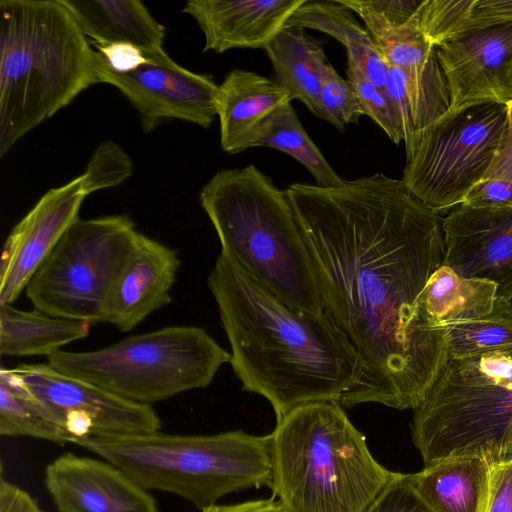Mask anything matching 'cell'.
Here are the masks:
<instances>
[{"mask_svg":"<svg viewBox=\"0 0 512 512\" xmlns=\"http://www.w3.org/2000/svg\"><path fill=\"white\" fill-rule=\"evenodd\" d=\"M444 262L464 278L484 279L512 289V210L461 204L441 216Z\"/></svg>","mask_w":512,"mask_h":512,"instance_id":"9a60e30c","label":"cell"},{"mask_svg":"<svg viewBox=\"0 0 512 512\" xmlns=\"http://www.w3.org/2000/svg\"><path fill=\"white\" fill-rule=\"evenodd\" d=\"M319 102L324 120L340 131L364 115L353 83L342 78L330 63L322 74Z\"/></svg>","mask_w":512,"mask_h":512,"instance_id":"4dcf8cb0","label":"cell"},{"mask_svg":"<svg viewBox=\"0 0 512 512\" xmlns=\"http://www.w3.org/2000/svg\"><path fill=\"white\" fill-rule=\"evenodd\" d=\"M134 164L130 156L114 141L100 143L93 152L83 175L87 195L117 186L131 176Z\"/></svg>","mask_w":512,"mask_h":512,"instance_id":"1f68e13d","label":"cell"},{"mask_svg":"<svg viewBox=\"0 0 512 512\" xmlns=\"http://www.w3.org/2000/svg\"><path fill=\"white\" fill-rule=\"evenodd\" d=\"M0 434L76 443L75 437L17 381L11 369L5 368L0 370Z\"/></svg>","mask_w":512,"mask_h":512,"instance_id":"4316f807","label":"cell"},{"mask_svg":"<svg viewBox=\"0 0 512 512\" xmlns=\"http://www.w3.org/2000/svg\"><path fill=\"white\" fill-rule=\"evenodd\" d=\"M424 466L449 457L512 459V350L450 358L413 409Z\"/></svg>","mask_w":512,"mask_h":512,"instance_id":"52a82bcc","label":"cell"},{"mask_svg":"<svg viewBox=\"0 0 512 512\" xmlns=\"http://www.w3.org/2000/svg\"><path fill=\"white\" fill-rule=\"evenodd\" d=\"M435 49L449 89L446 115L485 103H512V23L464 35Z\"/></svg>","mask_w":512,"mask_h":512,"instance_id":"4fadbf2b","label":"cell"},{"mask_svg":"<svg viewBox=\"0 0 512 512\" xmlns=\"http://www.w3.org/2000/svg\"><path fill=\"white\" fill-rule=\"evenodd\" d=\"M140 232L127 215L76 219L26 286L35 309L106 322L115 282Z\"/></svg>","mask_w":512,"mask_h":512,"instance_id":"9c48e42d","label":"cell"},{"mask_svg":"<svg viewBox=\"0 0 512 512\" xmlns=\"http://www.w3.org/2000/svg\"><path fill=\"white\" fill-rule=\"evenodd\" d=\"M199 199L218 235L221 253L292 306L325 312L286 190L250 164L218 171Z\"/></svg>","mask_w":512,"mask_h":512,"instance_id":"5b68a950","label":"cell"},{"mask_svg":"<svg viewBox=\"0 0 512 512\" xmlns=\"http://www.w3.org/2000/svg\"><path fill=\"white\" fill-rule=\"evenodd\" d=\"M83 175L48 190L14 226L0 261V304H12L71 224L87 194Z\"/></svg>","mask_w":512,"mask_h":512,"instance_id":"5bb4252c","label":"cell"},{"mask_svg":"<svg viewBox=\"0 0 512 512\" xmlns=\"http://www.w3.org/2000/svg\"><path fill=\"white\" fill-rule=\"evenodd\" d=\"M58 512H158L146 489L114 464L65 453L45 470Z\"/></svg>","mask_w":512,"mask_h":512,"instance_id":"2e32d148","label":"cell"},{"mask_svg":"<svg viewBox=\"0 0 512 512\" xmlns=\"http://www.w3.org/2000/svg\"><path fill=\"white\" fill-rule=\"evenodd\" d=\"M269 449L280 512H364L394 475L338 402L288 412L269 434Z\"/></svg>","mask_w":512,"mask_h":512,"instance_id":"277c9868","label":"cell"},{"mask_svg":"<svg viewBox=\"0 0 512 512\" xmlns=\"http://www.w3.org/2000/svg\"><path fill=\"white\" fill-rule=\"evenodd\" d=\"M509 136L512 140V103L507 106Z\"/></svg>","mask_w":512,"mask_h":512,"instance_id":"7bdbcfd3","label":"cell"},{"mask_svg":"<svg viewBox=\"0 0 512 512\" xmlns=\"http://www.w3.org/2000/svg\"><path fill=\"white\" fill-rule=\"evenodd\" d=\"M255 146L274 148L290 155L312 174L318 186H337L345 180L334 171L308 136L291 102L274 110L255 129L248 141V149Z\"/></svg>","mask_w":512,"mask_h":512,"instance_id":"484cf974","label":"cell"},{"mask_svg":"<svg viewBox=\"0 0 512 512\" xmlns=\"http://www.w3.org/2000/svg\"><path fill=\"white\" fill-rule=\"evenodd\" d=\"M98 83L96 51L59 0L0 1V155Z\"/></svg>","mask_w":512,"mask_h":512,"instance_id":"3957f363","label":"cell"},{"mask_svg":"<svg viewBox=\"0 0 512 512\" xmlns=\"http://www.w3.org/2000/svg\"><path fill=\"white\" fill-rule=\"evenodd\" d=\"M461 205L512 210V181L501 177H486L468 192Z\"/></svg>","mask_w":512,"mask_h":512,"instance_id":"d590c367","label":"cell"},{"mask_svg":"<svg viewBox=\"0 0 512 512\" xmlns=\"http://www.w3.org/2000/svg\"><path fill=\"white\" fill-rule=\"evenodd\" d=\"M364 512H434L406 479L394 472L392 479Z\"/></svg>","mask_w":512,"mask_h":512,"instance_id":"836d02e7","label":"cell"},{"mask_svg":"<svg viewBox=\"0 0 512 512\" xmlns=\"http://www.w3.org/2000/svg\"><path fill=\"white\" fill-rule=\"evenodd\" d=\"M512 23V0H435L428 30L435 45Z\"/></svg>","mask_w":512,"mask_h":512,"instance_id":"83f0119b","label":"cell"},{"mask_svg":"<svg viewBox=\"0 0 512 512\" xmlns=\"http://www.w3.org/2000/svg\"><path fill=\"white\" fill-rule=\"evenodd\" d=\"M501 296H504L505 298L512 301V289L509 292H507L505 295H501Z\"/></svg>","mask_w":512,"mask_h":512,"instance_id":"ee69618b","label":"cell"},{"mask_svg":"<svg viewBox=\"0 0 512 512\" xmlns=\"http://www.w3.org/2000/svg\"><path fill=\"white\" fill-rule=\"evenodd\" d=\"M77 445L114 464L146 490L179 496L202 510L223 497L269 487V435L234 430L180 435L160 430L126 436H87Z\"/></svg>","mask_w":512,"mask_h":512,"instance_id":"8992f818","label":"cell"},{"mask_svg":"<svg viewBox=\"0 0 512 512\" xmlns=\"http://www.w3.org/2000/svg\"><path fill=\"white\" fill-rule=\"evenodd\" d=\"M484 512H512V459L491 464Z\"/></svg>","mask_w":512,"mask_h":512,"instance_id":"8d00e7d4","label":"cell"},{"mask_svg":"<svg viewBox=\"0 0 512 512\" xmlns=\"http://www.w3.org/2000/svg\"><path fill=\"white\" fill-rule=\"evenodd\" d=\"M275 81L293 99L300 100L324 120L319 94L322 74L329 64L322 47L303 28L285 27L265 48Z\"/></svg>","mask_w":512,"mask_h":512,"instance_id":"603a6c76","label":"cell"},{"mask_svg":"<svg viewBox=\"0 0 512 512\" xmlns=\"http://www.w3.org/2000/svg\"><path fill=\"white\" fill-rule=\"evenodd\" d=\"M490 474L484 459L449 457L405 476L434 512H484Z\"/></svg>","mask_w":512,"mask_h":512,"instance_id":"44dd1931","label":"cell"},{"mask_svg":"<svg viewBox=\"0 0 512 512\" xmlns=\"http://www.w3.org/2000/svg\"><path fill=\"white\" fill-rule=\"evenodd\" d=\"M486 177H501L512 181V140L509 131Z\"/></svg>","mask_w":512,"mask_h":512,"instance_id":"b9f144b4","label":"cell"},{"mask_svg":"<svg viewBox=\"0 0 512 512\" xmlns=\"http://www.w3.org/2000/svg\"><path fill=\"white\" fill-rule=\"evenodd\" d=\"M94 45L130 43L147 55L162 53L164 27L138 0H59Z\"/></svg>","mask_w":512,"mask_h":512,"instance_id":"ffe728a7","label":"cell"},{"mask_svg":"<svg viewBox=\"0 0 512 512\" xmlns=\"http://www.w3.org/2000/svg\"><path fill=\"white\" fill-rule=\"evenodd\" d=\"M508 131L502 104L446 115L421 137L401 180L423 204L439 214L448 212L485 178Z\"/></svg>","mask_w":512,"mask_h":512,"instance_id":"30bf717a","label":"cell"},{"mask_svg":"<svg viewBox=\"0 0 512 512\" xmlns=\"http://www.w3.org/2000/svg\"><path fill=\"white\" fill-rule=\"evenodd\" d=\"M11 371L76 442L87 436H126L161 428V420L151 405L63 374L48 363L21 364Z\"/></svg>","mask_w":512,"mask_h":512,"instance_id":"8fae6325","label":"cell"},{"mask_svg":"<svg viewBox=\"0 0 512 512\" xmlns=\"http://www.w3.org/2000/svg\"><path fill=\"white\" fill-rule=\"evenodd\" d=\"M275 512H280V510H279V506H278V509H277Z\"/></svg>","mask_w":512,"mask_h":512,"instance_id":"f6af8a7d","label":"cell"},{"mask_svg":"<svg viewBox=\"0 0 512 512\" xmlns=\"http://www.w3.org/2000/svg\"><path fill=\"white\" fill-rule=\"evenodd\" d=\"M86 321L53 316L34 309L0 304V354L8 357H50L89 334Z\"/></svg>","mask_w":512,"mask_h":512,"instance_id":"cb8c5ba5","label":"cell"},{"mask_svg":"<svg viewBox=\"0 0 512 512\" xmlns=\"http://www.w3.org/2000/svg\"><path fill=\"white\" fill-rule=\"evenodd\" d=\"M347 76L356 89L364 115L370 117L398 145L403 141V135L385 92L373 85L351 63H348Z\"/></svg>","mask_w":512,"mask_h":512,"instance_id":"d6a6232c","label":"cell"},{"mask_svg":"<svg viewBox=\"0 0 512 512\" xmlns=\"http://www.w3.org/2000/svg\"><path fill=\"white\" fill-rule=\"evenodd\" d=\"M277 509L278 504L276 500L271 497L270 499L250 500L237 504H217L201 512H275Z\"/></svg>","mask_w":512,"mask_h":512,"instance_id":"60d3db41","label":"cell"},{"mask_svg":"<svg viewBox=\"0 0 512 512\" xmlns=\"http://www.w3.org/2000/svg\"><path fill=\"white\" fill-rule=\"evenodd\" d=\"M231 354L203 328L174 325L85 352L48 357L55 370L151 405L208 386Z\"/></svg>","mask_w":512,"mask_h":512,"instance_id":"ba28073f","label":"cell"},{"mask_svg":"<svg viewBox=\"0 0 512 512\" xmlns=\"http://www.w3.org/2000/svg\"><path fill=\"white\" fill-rule=\"evenodd\" d=\"M384 92L402 131L408 160L415 150L416 139L403 69L389 66Z\"/></svg>","mask_w":512,"mask_h":512,"instance_id":"e575fe53","label":"cell"},{"mask_svg":"<svg viewBox=\"0 0 512 512\" xmlns=\"http://www.w3.org/2000/svg\"><path fill=\"white\" fill-rule=\"evenodd\" d=\"M0 512H45L24 489L8 481L1 473Z\"/></svg>","mask_w":512,"mask_h":512,"instance_id":"ab89813d","label":"cell"},{"mask_svg":"<svg viewBox=\"0 0 512 512\" xmlns=\"http://www.w3.org/2000/svg\"><path fill=\"white\" fill-rule=\"evenodd\" d=\"M286 194L325 311L364 364L340 405L413 410L450 359L443 329L418 304L444 262L440 214L382 173L332 187L293 183Z\"/></svg>","mask_w":512,"mask_h":512,"instance_id":"6da1fadb","label":"cell"},{"mask_svg":"<svg viewBox=\"0 0 512 512\" xmlns=\"http://www.w3.org/2000/svg\"><path fill=\"white\" fill-rule=\"evenodd\" d=\"M243 389L263 396L276 420L357 390L364 364L330 315L287 303L220 253L208 276Z\"/></svg>","mask_w":512,"mask_h":512,"instance_id":"7a4b0ae2","label":"cell"},{"mask_svg":"<svg viewBox=\"0 0 512 512\" xmlns=\"http://www.w3.org/2000/svg\"><path fill=\"white\" fill-rule=\"evenodd\" d=\"M106 64L115 72L128 73L149 61L140 48L130 43L94 45Z\"/></svg>","mask_w":512,"mask_h":512,"instance_id":"74e56055","label":"cell"},{"mask_svg":"<svg viewBox=\"0 0 512 512\" xmlns=\"http://www.w3.org/2000/svg\"><path fill=\"white\" fill-rule=\"evenodd\" d=\"M285 27L310 28L334 37L346 48L348 63L356 66L373 85L384 91L389 65L366 28L339 0H306Z\"/></svg>","mask_w":512,"mask_h":512,"instance_id":"7402d4cb","label":"cell"},{"mask_svg":"<svg viewBox=\"0 0 512 512\" xmlns=\"http://www.w3.org/2000/svg\"><path fill=\"white\" fill-rule=\"evenodd\" d=\"M366 8L380 14L389 24L401 26L418 13L423 0H360Z\"/></svg>","mask_w":512,"mask_h":512,"instance_id":"f35d334b","label":"cell"},{"mask_svg":"<svg viewBox=\"0 0 512 512\" xmlns=\"http://www.w3.org/2000/svg\"><path fill=\"white\" fill-rule=\"evenodd\" d=\"M306 0H189L183 12L204 34L203 51L265 48Z\"/></svg>","mask_w":512,"mask_h":512,"instance_id":"e0dca14e","label":"cell"},{"mask_svg":"<svg viewBox=\"0 0 512 512\" xmlns=\"http://www.w3.org/2000/svg\"><path fill=\"white\" fill-rule=\"evenodd\" d=\"M449 358L512 350V301L498 295L493 310L442 326Z\"/></svg>","mask_w":512,"mask_h":512,"instance_id":"f546056e","label":"cell"},{"mask_svg":"<svg viewBox=\"0 0 512 512\" xmlns=\"http://www.w3.org/2000/svg\"><path fill=\"white\" fill-rule=\"evenodd\" d=\"M339 1L363 20L366 30L389 66L410 70L424 65L435 54V47L420 31L418 13L408 23L393 26L380 14L363 6L360 0Z\"/></svg>","mask_w":512,"mask_h":512,"instance_id":"f1b7e54d","label":"cell"},{"mask_svg":"<svg viewBox=\"0 0 512 512\" xmlns=\"http://www.w3.org/2000/svg\"><path fill=\"white\" fill-rule=\"evenodd\" d=\"M498 295L496 283L461 277L442 264L428 279L418 304L428 320L442 328L449 323L490 313Z\"/></svg>","mask_w":512,"mask_h":512,"instance_id":"d4e9b609","label":"cell"},{"mask_svg":"<svg viewBox=\"0 0 512 512\" xmlns=\"http://www.w3.org/2000/svg\"><path fill=\"white\" fill-rule=\"evenodd\" d=\"M292 99L275 80L248 70L230 71L218 85L216 96L222 149L228 154L247 150L261 122Z\"/></svg>","mask_w":512,"mask_h":512,"instance_id":"d6986e66","label":"cell"},{"mask_svg":"<svg viewBox=\"0 0 512 512\" xmlns=\"http://www.w3.org/2000/svg\"><path fill=\"white\" fill-rule=\"evenodd\" d=\"M147 56L149 61L134 71L118 73L96 51L98 83L113 85L123 94L137 110L145 133L169 119L208 128L217 115L218 85L213 79L182 67L165 51Z\"/></svg>","mask_w":512,"mask_h":512,"instance_id":"7c38bea8","label":"cell"},{"mask_svg":"<svg viewBox=\"0 0 512 512\" xmlns=\"http://www.w3.org/2000/svg\"><path fill=\"white\" fill-rule=\"evenodd\" d=\"M179 267L176 250L140 233L111 292L106 322L130 331L170 303Z\"/></svg>","mask_w":512,"mask_h":512,"instance_id":"ac0fdd59","label":"cell"}]
</instances>
